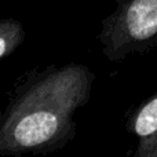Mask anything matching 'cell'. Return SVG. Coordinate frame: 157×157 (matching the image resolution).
I'll return each instance as SVG.
<instances>
[{
    "label": "cell",
    "mask_w": 157,
    "mask_h": 157,
    "mask_svg": "<svg viewBox=\"0 0 157 157\" xmlns=\"http://www.w3.org/2000/svg\"><path fill=\"white\" fill-rule=\"evenodd\" d=\"M92 76L66 66L36 81L13 103L0 125V153L22 155L62 146L73 136V114L88 99Z\"/></svg>",
    "instance_id": "cell-1"
},
{
    "label": "cell",
    "mask_w": 157,
    "mask_h": 157,
    "mask_svg": "<svg viewBox=\"0 0 157 157\" xmlns=\"http://www.w3.org/2000/svg\"><path fill=\"white\" fill-rule=\"evenodd\" d=\"M102 41L110 59L157 48V0H119L117 10L103 22Z\"/></svg>",
    "instance_id": "cell-2"
},
{
    "label": "cell",
    "mask_w": 157,
    "mask_h": 157,
    "mask_svg": "<svg viewBox=\"0 0 157 157\" xmlns=\"http://www.w3.org/2000/svg\"><path fill=\"white\" fill-rule=\"evenodd\" d=\"M128 128L138 138L136 157H157V92L136 108Z\"/></svg>",
    "instance_id": "cell-3"
},
{
    "label": "cell",
    "mask_w": 157,
    "mask_h": 157,
    "mask_svg": "<svg viewBox=\"0 0 157 157\" xmlns=\"http://www.w3.org/2000/svg\"><path fill=\"white\" fill-rule=\"evenodd\" d=\"M24 29L14 19H0V59L17 48L24 40Z\"/></svg>",
    "instance_id": "cell-4"
}]
</instances>
